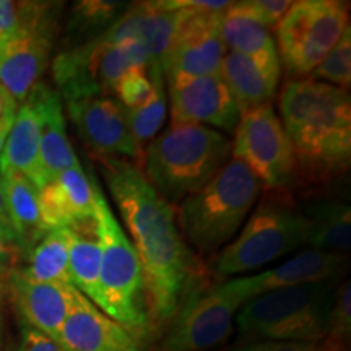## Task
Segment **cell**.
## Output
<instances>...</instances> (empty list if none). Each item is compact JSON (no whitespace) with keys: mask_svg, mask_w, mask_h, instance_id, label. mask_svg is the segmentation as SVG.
<instances>
[{"mask_svg":"<svg viewBox=\"0 0 351 351\" xmlns=\"http://www.w3.org/2000/svg\"><path fill=\"white\" fill-rule=\"evenodd\" d=\"M280 116L291 142L298 179L324 182L345 173L351 160V99L346 90L311 78L287 82Z\"/></svg>","mask_w":351,"mask_h":351,"instance_id":"obj_2","label":"cell"},{"mask_svg":"<svg viewBox=\"0 0 351 351\" xmlns=\"http://www.w3.org/2000/svg\"><path fill=\"white\" fill-rule=\"evenodd\" d=\"M306 218L301 212L285 202H267L249 218L238 238L223 249L217 271L230 276L261 269L306 244Z\"/></svg>","mask_w":351,"mask_h":351,"instance_id":"obj_9","label":"cell"},{"mask_svg":"<svg viewBox=\"0 0 351 351\" xmlns=\"http://www.w3.org/2000/svg\"><path fill=\"white\" fill-rule=\"evenodd\" d=\"M32 93L38 101L39 119H41L39 158H41L44 178L49 182L80 161L69 142L60 95L44 83H38Z\"/></svg>","mask_w":351,"mask_h":351,"instance_id":"obj_19","label":"cell"},{"mask_svg":"<svg viewBox=\"0 0 351 351\" xmlns=\"http://www.w3.org/2000/svg\"><path fill=\"white\" fill-rule=\"evenodd\" d=\"M307 239L313 249L327 252H350L351 210L345 202H320L302 212Z\"/></svg>","mask_w":351,"mask_h":351,"instance_id":"obj_24","label":"cell"},{"mask_svg":"<svg viewBox=\"0 0 351 351\" xmlns=\"http://www.w3.org/2000/svg\"><path fill=\"white\" fill-rule=\"evenodd\" d=\"M56 343L64 351H142L130 332L77 289Z\"/></svg>","mask_w":351,"mask_h":351,"instance_id":"obj_17","label":"cell"},{"mask_svg":"<svg viewBox=\"0 0 351 351\" xmlns=\"http://www.w3.org/2000/svg\"><path fill=\"white\" fill-rule=\"evenodd\" d=\"M348 26V3L339 0L293 2L276 26L280 62L289 75H311Z\"/></svg>","mask_w":351,"mask_h":351,"instance_id":"obj_8","label":"cell"},{"mask_svg":"<svg viewBox=\"0 0 351 351\" xmlns=\"http://www.w3.org/2000/svg\"><path fill=\"white\" fill-rule=\"evenodd\" d=\"M147 72L153 83L152 99L138 109H125L127 125H129L132 138H134L140 152H142L143 143L155 138L158 132L163 127L166 104H168V98H166L165 93L163 70H161L160 65H150V67H147Z\"/></svg>","mask_w":351,"mask_h":351,"instance_id":"obj_27","label":"cell"},{"mask_svg":"<svg viewBox=\"0 0 351 351\" xmlns=\"http://www.w3.org/2000/svg\"><path fill=\"white\" fill-rule=\"evenodd\" d=\"M0 181L8 218L16 236V247L32 252L34 245L49 232L39 213L38 187L13 169L0 168Z\"/></svg>","mask_w":351,"mask_h":351,"instance_id":"obj_22","label":"cell"},{"mask_svg":"<svg viewBox=\"0 0 351 351\" xmlns=\"http://www.w3.org/2000/svg\"><path fill=\"white\" fill-rule=\"evenodd\" d=\"M13 307L23 326L57 341L72 306V285L34 282L20 269H13L7 280Z\"/></svg>","mask_w":351,"mask_h":351,"instance_id":"obj_15","label":"cell"},{"mask_svg":"<svg viewBox=\"0 0 351 351\" xmlns=\"http://www.w3.org/2000/svg\"><path fill=\"white\" fill-rule=\"evenodd\" d=\"M20 270L34 282L72 285L69 275V230L47 232L29 252L28 265Z\"/></svg>","mask_w":351,"mask_h":351,"instance_id":"obj_26","label":"cell"},{"mask_svg":"<svg viewBox=\"0 0 351 351\" xmlns=\"http://www.w3.org/2000/svg\"><path fill=\"white\" fill-rule=\"evenodd\" d=\"M351 335V283L345 282L335 291L328 326V340L348 346Z\"/></svg>","mask_w":351,"mask_h":351,"instance_id":"obj_32","label":"cell"},{"mask_svg":"<svg viewBox=\"0 0 351 351\" xmlns=\"http://www.w3.org/2000/svg\"><path fill=\"white\" fill-rule=\"evenodd\" d=\"M99 269L101 245L96 232L91 238L80 230H69L70 283L95 306L99 296Z\"/></svg>","mask_w":351,"mask_h":351,"instance_id":"obj_25","label":"cell"},{"mask_svg":"<svg viewBox=\"0 0 351 351\" xmlns=\"http://www.w3.org/2000/svg\"><path fill=\"white\" fill-rule=\"evenodd\" d=\"M3 289H5V282H3V280H0V300H2V296H3Z\"/></svg>","mask_w":351,"mask_h":351,"instance_id":"obj_40","label":"cell"},{"mask_svg":"<svg viewBox=\"0 0 351 351\" xmlns=\"http://www.w3.org/2000/svg\"><path fill=\"white\" fill-rule=\"evenodd\" d=\"M311 80L328 83L341 90L351 83V32L350 26L341 34L339 43L328 51L324 60L311 73Z\"/></svg>","mask_w":351,"mask_h":351,"instance_id":"obj_30","label":"cell"},{"mask_svg":"<svg viewBox=\"0 0 351 351\" xmlns=\"http://www.w3.org/2000/svg\"><path fill=\"white\" fill-rule=\"evenodd\" d=\"M13 119H15V117H12V119H7V121L0 122V153H2L3 147H5L8 132H10V127L13 124Z\"/></svg>","mask_w":351,"mask_h":351,"instance_id":"obj_39","label":"cell"},{"mask_svg":"<svg viewBox=\"0 0 351 351\" xmlns=\"http://www.w3.org/2000/svg\"><path fill=\"white\" fill-rule=\"evenodd\" d=\"M231 142L221 132L173 122L143 150V176L168 202L199 192L228 163Z\"/></svg>","mask_w":351,"mask_h":351,"instance_id":"obj_3","label":"cell"},{"mask_svg":"<svg viewBox=\"0 0 351 351\" xmlns=\"http://www.w3.org/2000/svg\"><path fill=\"white\" fill-rule=\"evenodd\" d=\"M103 176L129 228L147 300L158 320L176 315L194 276V257L176 226L174 210L127 160L99 158Z\"/></svg>","mask_w":351,"mask_h":351,"instance_id":"obj_1","label":"cell"},{"mask_svg":"<svg viewBox=\"0 0 351 351\" xmlns=\"http://www.w3.org/2000/svg\"><path fill=\"white\" fill-rule=\"evenodd\" d=\"M129 8L127 3L109 2V0H82L73 7L70 20V34L75 44L70 47L82 46L103 36Z\"/></svg>","mask_w":351,"mask_h":351,"instance_id":"obj_28","label":"cell"},{"mask_svg":"<svg viewBox=\"0 0 351 351\" xmlns=\"http://www.w3.org/2000/svg\"><path fill=\"white\" fill-rule=\"evenodd\" d=\"M236 5L270 29L278 26L291 8L293 2L289 0H245V2H236Z\"/></svg>","mask_w":351,"mask_h":351,"instance_id":"obj_33","label":"cell"},{"mask_svg":"<svg viewBox=\"0 0 351 351\" xmlns=\"http://www.w3.org/2000/svg\"><path fill=\"white\" fill-rule=\"evenodd\" d=\"M231 155L271 191H285L298 179L291 142L271 103L241 114Z\"/></svg>","mask_w":351,"mask_h":351,"instance_id":"obj_10","label":"cell"},{"mask_svg":"<svg viewBox=\"0 0 351 351\" xmlns=\"http://www.w3.org/2000/svg\"><path fill=\"white\" fill-rule=\"evenodd\" d=\"M280 64H265L252 57L226 52L219 77L230 88L241 114L271 103L280 82Z\"/></svg>","mask_w":351,"mask_h":351,"instance_id":"obj_20","label":"cell"},{"mask_svg":"<svg viewBox=\"0 0 351 351\" xmlns=\"http://www.w3.org/2000/svg\"><path fill=\"white\" fill-rule=\"evenodd\" d=\"M346 265H348V261L345 254L307 249L276 269L265 270L258 275L244 276V278H236L232 280V283L247 302L252 298L274 291V289L330 282L343 274Z\"/></svg>","mask_w":351,"mask_h":351,"instance_id":"obj_18","label":"cell"},{"mask_svg":"<svg viewBox=\"0 0 351 351\" xmlns=\"http://www.w3.org/2000/svg\"><path fill=\"white\" fill-rule=\"evenodd\" d=\"M12 351H64L54 340L43 335L33 328L23 326L21 327L20 340Z\"/></svg>","mask_w":351,"mask_h":351,"instance_id":"obj_35","label":"cell"},{"mask_svg":"<svg viewBox=\"0 0 351 351\" xmlns=\"http://www.w3.org/2000/svg\"><path fill=\"white\" fill-rule=\"evenodd\" d=\"M54 29H26L0 39V85L21 104L49 62Z\"/></svg>","mask_w":351,"mask_h":351,"instance_id":"obj_16","label":"cell"},{"mask_svg":"<svg viewBox=\"0 0 351 351\" xmlns=\"http://www.w3.org/2000/svg\"><path fill=\"white\" fill-rule=\"evenodd\" d=\"M245 304L234 283L226 282L195 298L176 317L156 351H208L225 343L232 320Z\"/></svg>","mask_w":351,"mask_h":351,"instance_id":"obj_11","label":"cell"},{"mask_svg":"<svg viewBox=\"0 0 351 351\" xmlns=\"http://www.w3.org/2000/svg\"><path fill=\"white\" fill-rule=\"evenodd\" d=\"M39 213L47 231L82 230L95 225L96 182L78 163L38 191Z\"/></svg>","mask_w":351,"mask_h":351,"instance_id":"obj_14","label":"cell"},{"mask_svg":"<svg viewBox=\"0 0 351 351\" xmlns=\"http://www.w3.org/2000/svg\"><path fill=\"white\" fill-rule=\"evenodd\" d=\"M16 109H19L16 101L7 93L5 88L0 85V122L15 117Z\"/></svg>","mask_w":351,"mask_h":351,"instance_id":"obj_38","label":"cell"},{"mask_svg":"<svg viewBox=\"0 0 351 351\" xmlns=\"http://www.w3.org/2000/svg\"><path fill=\"white\" fill-rule=\"evenodd\" d=\"M234 351H348V346L326 339L319 343L306 341H252L243 343Z\"/></svg>","mask_w":351,"mask_h":351,"instance_id":"obj_34","label":"cell"},{"mask_svg":"<svg viewBox=\"0 0 351 351\" xmlns=\"http://www.w3.org/2000/svg\"><path fill=\"white\" fill-rule=\"evenodd\" d=\"M13 257H15V247L8 244L0 232V280H3V282H7L8 275L13 270Z\"/></svg>","mask_w":351,"mask_h":351,"instance_id":"obj_36","label":"cell"},{"mask_svg":"<svg viewBox=\"0 0 351 351\" xmlns=\"http://www.w3.org/2000/svg\"><path fill=\"white\" fill-rule=\"evenodd\" d=\"M39 129L41 119L38 101L33 93H29L28 98L19 104L5 147L0 153V168L23 174L38 187V191L47 182L39 158Z\"/></svg>","mask_w":351,"mask_h":351,"instance_id":"obj_21","label":"cell"},{"mask_svg":"<svg viewBox=\"0 0 351 351\" xmlns=\"http://www.w3.org/2000/svg\"><path fill=\"white\" fill-rule=\"evenodd\" d=\"M0 232H2V236L5 238L8 244L13 245V247H16V236L7 213L5 199H3V191H2V181H0Z\"/></svg>","mask_w":351,"mask_h":351,"instance_id":"obj_37","label":"cell"},{"mask_svg":"<svg viewBox=\"0 0 351 351\" xmlns=\"http://www.w3.org/2000/svg\"><path fill=\"white\" fill-rule=\"evenodd\" d=\"M142 67H148L142 43L114 44L98 38L60 52L52 64V72L65 101L80 96H111L125 73Z\"/></svg>","mask_w":351,"mask_h":351,"instance_id":"obj_7","label":"cell"},{"mask_svg":"<svg viewBox=\"0 0 351 351\" xmlns=\"http://www.w3.org/2000/svg\"><path fill=\"white\" fill-rule=\"evenodd\" d=\"M333 298L330 282L274 289L245 302L234 322L244 343H319L328 337Z\"/></svg>","mask_w":351,"mask_h":351,"instance_id":"obj_4","label":"cell"},{"mask_svg":"<svg viewBox=\"0 0 351 351\" xmlns=\"http://www.w3.org/2000/svg\"><path fill=\"white\" fill-rule=\"evenodd\" d=\"M171 117L176 124H197L234 132L241 111L219 73L207 77H168Z\"/></svg>","mask_w":351,"mask_h":351,"instance_id":"obj_12","label":"cell"},{"mask_svg":"<svg viewBox=\"0 0 351 351\" xmlns=\"http://www.w3.org/2000/svg\"><path fill=\"white\" fill-rule=\"evenodd\" d=\"M261 186L244 163L228 161L179 205L178 221L184 238L200 252H212L231 241L257 202Z\"/></svg>","mask_w":351,"mask_h":351,"instance_id":"obj_5","label":"cell"},{"mask_svg":"<svg viewBox=\"0 0 351 351\" xmlns=\"http://www.w3.org/2000/svg\"><path fill=\"white\" fill-rule=\"evenodd\" d=\"M219 36L226 49L252 57L265 64H280L278 51L270 29L254 20L251 15L241 10L236 2L219 16Z\"/></svg>","mask_w":351,"mask_h":351,"instance_id":"obj_23","label":"cell"},{"mask_svg":"<svg viewBox=\"0 0 351 351\" xmlns=\"http://www.w3.org/2000/svg\"><path fill=\"white\" fill-rule=\"evenodd\" d=\"M65 104L78 134L99 158L142 161L119 101L111 96H80L65 99Z\"/></svg>","mask_w":351,"mask_h":351,"instance_id":"obj_13","label":"cell"},{"mask_svg":"<svg viewBox=\"0 0 351 351\" xmlns=\"http://www.w3.org/2000/svg\"><path fill=\"white\" fill-rule=\"evenodd\" d=\"M114 95L125 109H138L145 106L153 96V83L147 69H134L121 78Z\"/></svg>","mask_w":351,"mask_h":351,"instance_id":"obj_31","label":"cell"},{"mask_svg":"<svg viewBox=\"0 0 351 351\" xmlns=\"http://www.w3.org/2000/svg\"><path fill=\"white\" fill-rule=\"evenodd\" d=\"M56 3L0 0V39L26 29H54Z\"/></svg>","mask_w":351,"mask_h":351,"instance_id":"obj_29","label":"cell"},{"mask_svg":"<svg viewBox=\"0 0 351 351\" xmlns=\"http://www.w3.org/2000/svg\"><path fill=\"white\" fill-rule=\"evenodd\" d=\"M95 230L101 245L99 296L96 307L130 332L145 335L148 328L147 291L134 245L96 186Z\"/></svg>","mask_w":351,"mask_h":351,"instance_id":"obj_6","label":"cell"}]
</instances>
